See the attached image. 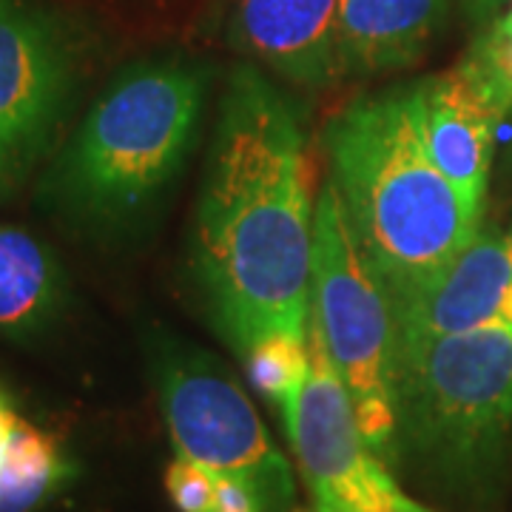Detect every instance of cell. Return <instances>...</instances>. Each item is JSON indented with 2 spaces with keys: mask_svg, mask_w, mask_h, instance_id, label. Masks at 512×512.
<instances>
[{
  "mask_svg": "<svg viewBox=\"0 0 512 512\" xmlns=\"http://www.w3.org/2000/svg\"><path fill=\"white\" fill-rule=\"evenodd\" d=\"M313 220L299 114L274 80L239 63L222 89L191 237L202 302L239 356L274 333L308 336Z\"/></svg>",
  "mask_w": 512,
  "mask_h": 512,
  "instance_id": "obj_1",
  "label": "cell"
},
{
  "mask_svg": "<svg viewBox=\"0 0 512 512\" xmlns=\"http://www.w3.org/2000/svg\"><path fill=\"white\" fill-rule=\"evenodd\" d=\"M211 72L180 55L134 60L111 77L40 183V200L92 242L140 234L200 134Z\"/></svg>",
  "mask_w": 512,
  "mask_h": 512,
  "instance_id": "obj_2",
  "label": "cell"
},
{
  "mask_svg": "<svg viewBox=\"0 0 512 512\" xmlns=\"http://www.w3.org/2000/svg\"><path fill=\"white\" fill-rule=\"evenodd\" d=\"M325 148L330 183L393 302L419 291L481 231V214L427 151L416 83L350 103L325 128Z\"/></svg>",
  "mask_w": 512,
  "mask_h": 512,
  "instance_id": "obj_3",
  "label": "cell"
},
{
  "mask_svg": "<svg viewBox=\"0 0 512 512\" xmlns=\"http://www.w3.org/2000/svg\"><path fill=\"white\" fill-rule=\"evenodd\" d=\"M396 464L439 490L487 501L512 433V325L396 348Z\"/></svg>",
  "mask_w": 512,
  "mask_h": 512,
  "instance_id": "obj_4",
  "label": "cell"
},
{
  "mask_svg": "<svg viewBox=\"0 0 512 512\" xmlns=\"http://www.w3.org/2000/svg\"><path fill=\"white\" fill-rule=\"evenodd\" d=\"M330 359L348 387L367 450L396 464V311L384 279L353 234L336 185L313 220V305Z\"/></svg>",
  "mask_w": 512,
  "mask_h": 512,
  "instance_id": "obj_5",
  "label": "cell"
},
{
  "mask_svg": "<svg viewBox=\"0 0 512 512\" xmlns=\"http://www.w3.org/2000/svg\"><path fill=\"white\" fill-rule=\"evenodd\" d=\"M165 424L177 453L214 476L242 478L265 512H288L293 476L248 396L211 356L157 336L148 350Z\"/></svg>",
  "mask_w": 512,
  "mask_h": 512,
  "instance_id": "obj_6",
  "label": "cell"
},
{
  "mask_svg": "<svg viewBox=\"0 0 512 512\" xmlns=\"http://www.w3.org/2000/svg\"><path fill=\"white\" fill-rule=\"evenodd\" d=\"M80 52L69 26L32 0H0V188L55 148L72 111Z\"/></svg>",
  "mask_w": 512,
  "mask_h": 512,
  "instance_id": "obj_7",
  "label": "cell"
},
{
  "mask_svg": "<svg viewBox=\"0 0 512 512\" xmlns=\"http://www.w3.org/2000/svg\"><path fill=\"white\" fill-rule=\"evenodd\" d=\"M308 353V382L282 404V416L319 510L407 512L413 501L396 487L382 461L367 450L348 387L330 359L313 316Z\"/></svg>",
  "mask_w": 512,
  "mask_h": 512,
  "instance_id": "obj_8",
  "label": "cell"
},
{
  "mask_svg": "<svg viewBox=\"0 0 512 512\" xmlns=\"http://www.w3.org/2000/svg\"><path fill=\"white\" fill-rule=\"evenodd\" d=\"M396 348L512 325V231H478L419 291L393 302Z\"/></svg>",
  "mask_w": 512,
  "mask_h": 512,
  "instance_id": "obj_9",
  "label": "cell"
},
{
  "mask_svg": "<svg viewBox=\"0 0 512 512\" xmlns=\"http://www.w3.org/2000/svg\"><path fill=\"white\" fill-rule=\"evenodd\" d=\"M231 40L293 86L325 89L342 77L339 0H234Z\"/></svg>",
  "mask_w": 512,
  "mask_h": 512,
  "instance_id": "obj_10",
  "label": "cell"
},
{
  "mask_svg": "<svg viewBox=\"0 0 512 512\" xmlns=\"http://www.w3.org/2000/svg\"><path fill=\"white\" fill-rule=\"evenodd\" d=\"M424 143L464 202L481 214L501 117L487 103L473 77L458 63L450 72L416 83Z\"/></svg>",
  "mask_w": 512,
  "mask_h": 512,
  "instance_id": "obj_11",
  "label": "cell"
},
{
  "mask_svg": "<svg viewBox=\"0 0 512 512\" xmlns=\"http://www.w3.org/2000/svg\"><path fill=\"white\" fill-rule=\"evenodd\" d=\"M444 15L447 0H339L342 77L416 63Z\"/></svg>",
  "mask_w": 512,
  "mask_h": 512,
  "instance_id": "obj_12",
  "label": "cell"
},
{
  "mask_svg": "<svg viewBox=\"0 0 512 512\" xmlns=\"http://www.w3.org/2000/svg\"><path fill=\"white\" fill-rule=\"evenodd\" d=\"M69 282L55 251L23 228L0 225V339L32 342L60 322Z\"/></svg>",
  "mask_w": 512,
  "mask_h": 512,
  "instance_id": "obj_13",
  "label": "cell"
},
{
  "mask_svg": "<svg viewBox=\"0 0 512 512\" xmlns=\"http://www.w3.org/2000/svg\"><path fill=\"white\" fill-rule=\"evenodd\" d=\"M72 476V464L46 430L15 421L0 453V512H32Z\"/></svg>",
  "mask_w": 512,
  "mask_h": 512,
  "instance_id": "obj_14",
  "label": "cell"
},
{
  "mask_svg": "<svg viewBox=\"0 0 512 512\" xmlns=\"http://www.w3.org/2000/svg\"><path fill=\"white\" fill-rule=\"evenodd\" d=\"M245 367L256 390L282 407L308 382L311 373L308 336H291V333L265 336L245 353Z\"/></svg>",
  "mask_w": 512,
  "mask_h": 512,
  "instance_id": "obj_15",
  "label": "cell"
},
{
  "mask_svg": "<svg viewBox=\"0 0 512 512\" xmlns=\"http://www.w3.org/2000/svg\"><path fill=\"white\" fill-rule=\"evenodd\" d=\"M461 66L473 77L501 123L512 120V23L495 15Z\"/></svg>",
  "mask_w": 512,
  "mask_h": 512,
  "instance_id": "obj_16",
  "label": "cell"
},
{
  "mask_svg": "<svg viewBox=\"0 0 512 512\" xmlns=\"http://www.w3.org/2000/svg\"><path fill=\"white\" fill-rule=\"evenodd\" d=\"M165 490L180 512H214L217 504V476L183 456L165 470Z\"/></svg>",
  "mask_w": 512,
  "mask_h": 512,
  "instance_id": "obj_17",
  "label": "cell"
},
{
  "mask_svg": "<svg viewBox=\"0 0 512 512\" xmlns=\"http://www.w3.org/2000/svg\"><path fill=\"white\" fill-rule=\"evenodd\" d=\"M214 512H265L259 495L234 476H217V504Z\"/></svg>",
  "mask_w": 512,
  "mask_h": 512,
  "instance_id": "obj_18",
  "label": "cell"
},
{
  "mask_svg": "<svg viewBox=\"0 0 512 512\" xmlns=\"http://www.w3.org/2000/svg\"><path fill=\"white\" fill-rule=\"evenodd\" d=\"M504 3L507 0H464L467 15L476 20V23H490L504 9Z\"/></svg>",
  "mask_w": 512,
  "mask_h": 512,
  "instance_id": "obj_19",
  "label": "cell"
},
{
  "mask_svg": "<svg viewBox=\"0 0 512 512\" xmlns=\"http://www.w3.org/2000/svg\"><path fill=\"white\" fill-rule=\"evenodd\" d=\"M15 421H18V413H15L12 402L6 399V393L0 390V453H3V447H6V439H9Z\"/></svg>",
  "mask_w": 512,
  "mask_h": 512,
  "instance_id": "obj_20",
  "label": "cell"
},
{
  "mask_svg": "<svg viewBox=\"0 0 512 512\" xmlns=\"http://www.w3.org/2000/svg\"><path fill=\"white\" fill-rule=\"evenodd\" d=\"M498 15L507 20V23H512V0H507V3H504V9H501Z\"/></svg>",
  "mask_w": 512,
  "mask_h": 512,
  "instance_id": "obj_21",
  "label": "cell"
},
{
  "mask_svg": "<svg viewBox=\"0 0 512 512\" xmlns=\"http://www.w3.org/2000/svg\"><path fill=\"white\" fill-rule=\"evenodd\" d=\"M407 512H430V510H424V507H421V504H416V501H413V504H410V507H407Z\"/></svg>",
  "mask_w": 512,
  "mask_h": 512,
  "instance_id": "obj_22",
  "label": "cell"
},
{
  "mask_svg": "<svg viewBox=\"0 0 512 512\" xmlns=\"http://www.w3.org/2000/svg\"><path fill=\"white\" fill-rule=\"evenodd\" d=\"M319 512H342V510H319Z\"/></svg>",
  "mask_w": 512,
  "mask_h": 512,
  "instance_id": "obj_23",
  "label": "cell"
}]
</instances>
